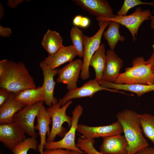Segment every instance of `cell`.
<instances>
[{"mask_svg":"<svg viewBox=\"0 0 154 154\" xmlns=\"http://www.w3.org/2000/svg\"><path fill=\"white\" fill-rule=\"evenodd\" d=\"M44 94L42 86L23 90L15 95V99L24 106L33 105L44 100Z\"/></svg>","mask_w":154,"mask_h":154,"instance_id":"obj_21","label":"cell"},{"mask_svg":"<svg viewBox=\"0 0 154 154\" xmlns=\"http://www.w3.org/2000/svg\"><path fill=\"white\" fill-rule=\"evenodd\" d=\"M99 84L106 88L121 90L130 92L140 97L147 93L154 91V84L151 85L142 84H118L103 81L99 82Z\"/></svg>","mask_w":154,"mask_h":154,"instance_id":"obj_20","label":"cell"},{"mask_svg":"<svg viewBox=\"0 0 154 154\" xmlns=\"http://www.w3.org/2000/svg\"><path fill=\"white\" fill-rule=\"evenodd\" d=\"M12 93L6 89L0 88V106L5 103L10 98Z\"/></svg>","mask_w":154,"mask_h":154,"instance_id":"obj_31","label":"cell"},{"mask_svg":"<svg viewBox=\"0 0 154 154\" xmlns=\"http://www.w3.org/2000/svg\"><path fill=\"white\" fill-rule=\"evenodd\" d=\"M103 90L125 94L117 90L104 87L94 79L89 80L80 87L68 91L63 97L60 99L58 103L62 106L73 99L87 97L92 98L96 93Z\"/></svg>","mask_w":154,"mask_h":154,"instance_id":"obj_9","label":"cell"},{"mask_svg":"<svg viewBox=\"0 0 154 154\" xmlns=\"http://www.w3.org/2000/svg\"><path fill=\"white\" fill-rule=\"evenodd\" d=\"M0 87L15 95L27 89L37 88L33 77L23 62L8 60L5 72L0 77Z\"/></svg>","mask_w":154,"mask_h":154,"instance_id":"obj_2","label":"cell"},{"mask_svg":"<svg viewBox=\"0 0 154 154\" xmlns=\"http://www.w3.org/2000/svg\"><path fill=\"white\" fill-rule=\"evenodd\" d=\"M100 152L103 154H127L128 143L124 135L121 134L103 138Z\"/></svg>","mask_w":154,"mask_h":154,"instance_id":"obj_15","label":"cell"},{"mask_svg":"<svg viewBox=\"0 0 154 154\" xmlns=\"http://www.w3.org/2000/svg\"><path fill=\"white\" fill-rule=\"evenodd\" d=\"M63 38L59 33L48 29L44 34L41 42L42 45L48 54L52 55L64 45Z\"/></svg>","mask_w":154,"mask_h":154,"instance_id":"obj_22","label":"cell"},{"mask_svg":"<svg viewBox=\"0 0 154 154\" xmlns=\"http://www.w3.org/2000/svg\"><path fill=\"white\" fill-rule=\"evenodd\" d=\"M135 154H154V148L149 146L137 152Z\"/></svg>","mask_w":154,"mask_h":154,"instance_id":"obj_34","label":"cell"},{"mask_svg":"<svg viewBox=\"0 0 154 154\" xmlns=\"http://www.w3.org/2000/svg\"><path fill=\"white\" fill-rule=\"evenodd\" d=\"M84 35L82 31L77 27L74 26L72 28L70 32V38L78 56L80 57L83 56Z\"/></svg>","mask_w":154,"mask_h":154,"instance_id":"obj_26","label":"cell"},{"mask_svg":"<svg viewBox=\"0 0 154 154\" xmlns=\"http://www.w3.org/2000/svg\"><path fill=\"white\" fill-rule=\"evenodd\" d=\"M22 0H9L8 1V6L10 7L15 8L22 2Z\"/></svg>","mask_w":154,"mask_h":154,"instance_id":"obj_37","label":"cell"},{"mask_svg":"<svg viewBox=\"0 0 154 154\" xmlns=\"http://www.w3.org/2000/svg\"><path fill=\"white\" fill-rule=\"evenodd\" d=\"M72 1L90 14L96 17L112 18L113 9L106 0H74Z\"/></svg>","mask_w":154,"mask_h":154,"instance_id":"obj_13","label":"cell"},{"mask_svg":"<svg viewBox=\"0 0 154 154\" xmlns=\"http://www.w3.org/2000/svg\"><path fill=\"white\" fill-rule=\"evenodd\" d=\"M70 151L63 149H46L43 151L42 154H70Z\"/></svg>","mask_w":154,"mask_h":154,"instance_id":"obj_32","label":"cell"},{"mask_svg":"<svg viewBox=\"0 0 154 154\" xmlns=\"http://www.w3.org/2000/svg\"><path fill=\"white\" fill-rule=\"evenodd\" d=\"M139 119L143 133L154 144V116L147 113L140 114Z\"/></svg>","mask_w":154,"mask_h":154,"instance_id":"obj_25","label":"cell"},{"mask_svg":"<svg viewBox=\"0 0 154 154\" xmlns=\"http://www.w3.org/2000/svg\"><path fill=\"white\" fill-rule=\"evenodd\" d=\"M95 142L94 139L79 137L76 145L87 154H103L97 150L94 147Z\"/></svg>","mask_w":154,"mask_h":154,"instance_id":"obj_28","label":"cell"},{"mask_svg":"<svg viewBox=\"0 0 154 154\" xmlns=\"http://www.w3.org/2000/svg\"><path fill=\"white\" fill-rule=\"evenodd\" d=\"M106 54L104 44L101 43L98 49L91 57L90 66L94 68L95 74V79L98 81L102 80L106 63Z\"/></svg>","mask_w":154,"mask_h":154,"instance_id":"obj_23","label":"cell"},{"mask_svg":"<svg viewBox=\"0 0 154 154\" xmlns=\"http://www.w3.org/2000/svg\"><path fill=\"white\" fill-rule=\"evenodd\" d=\"M83 109L80 104L75 107L72 112V123L70 129L66 133L62 139L57 141L46 143L44 148L46 149H63L78 152L81 154L84 153L76 145L75 143L76 133L80 117L83 112Z\"/></svg>","mask_w":154,"mask_h":154,"instance_id":"obj_5","label":"cell"},{"mask_svg":"<svg viewBox=\"0 0 154 154\" xmlns=\"http://www.w3.org/2000/svg\"><path fill=\"white\" fill-rule=\"evenodd\" d=\"M72 23L75 26L86 28L89 25L90 20L87 17L79 15H76L74 18Z\"/></svg>","mask_w":154,"mask_h":154,"instance_id":"obj_30","label":"cell"},{"mask_svg":"<svg viewBox=\"0 0 154 154\" xmlns=\"http://www.w3.org/2000/svg\"><path fill=\"white\" fill-rule=\"evenodd\" d=\"M38 145L36 139L31 137L26 138L15 148L12 154H27L30 149L36 151Z\"/></svg>","mask_w":154,"mask_h":154,"instance_id":"obj_27","label":"cell"},{"mask_svg":"<svg viewBox=\"0 0 154 154\" xmlns=\"http://www.w3.org/2000/svg\"><path fill=\"white\" fill-rule=\"evenodd\" d=\"M70 154H81V153L75 151H70Z\"/></svg>","mask_w":154,"mask_h":154,"instance_id":"obj_39","label":"cell"},{"mask_svg":"<svg viewBox=\"0 0 154 154\" xmlns=\"http://www.w3.org/2000/svg\"><path fill=\"white\" fill-rule=\"evenodd\" d=\"M26 134L19 126L13 122L0 125V141L12 151L26 138Z\"/></svg>","mask_w":154,"mask_h":154,"instance_id":"obj_12","label":"cell"},{"mask_svg":"<svg viewBox=\"0 0 154 154\" xmlns=\"http://www.w3.org/2000/svg\"><path fill=\"white\" fill-rule=\"evenodd\" d=\"M152 15L149 9L143 10L140 7H137L132 14L123 16L115 15L114 17H96L99 22L104 21H114L125 27L130 32L133 40L134 42L137 37V32L141 24L144 21L150 20Z\"/></svg>","mask_w":154,"mask_h":154,"instance_id":"obj_4","label":"cell"},{"mask_svg":"<svg viewBox=\"0 0 154 154\" xmlns=\"http://www.w3.org/2000/svg\"><path fill=\"white\" fill-rule=\"evenodd\" d=\"M110 22L107 29L104 32L103 35L107 40L110 49L114 50L118 42L119 41L123 42L125 37L120 34V24L115 22Z\"/></svg>","mask_w":154,"mask_h":154,"instance_id":"obj_24","label":"cell"},{"mask_svg":"<svg viewBox=\"0 0 154 154\" xmlns=\"http://www.w3.org/2000/svg\"><path fill=\"white\" fill-rule=\"evenodd\" d=\"M106 63L101 81L115 83L123 64V60L110 49L106 52Z\"/></svg>","mask_w":154,"mask_h":154,"instance_id":"obj_16","label":"cell"},{"mask_svg":"<svg viewBox=\"0 0 154 154\" xmlns=\"http://www.w3.org/2000/svg\"><path fill=\"white\" fill-rule=\"evenodd\" d=\"M110 22L107 21L99 22V29L94 35L91 37L84 35L83 66L80 74L81 78L83 80H86L90 77L89 68L90 59L101 44L103 33Z\"/></svg>","mask_w":154,"mask_h":154,"instance_id":"obj_7","label":"cell"},{"mask_svg":"<svg viewBox=\"0 0 154 154\" xmlns=\"http://www.w3.org/2000/svg\"><path fill=\"white\" fill-rule=\"evenodd\" d=\"M77 131L81 134L83 138H103L121 134L123 132L122 126L118 121L112 124L105 126H90L78 124Z\"/></svg>","mask_w":154,"mask_h":154,"instance_id":"obj_10","label":"cell"},{"mask_svg":"<svg viewBox=\"0 0 154 154\" xmlns=\"http://www.w3.org/2000/svg\"><path fill=\"white\" fill-rule=\"evenodd\" d=\"M25 106L17 100L15 95L12 94L9 99L0 106V123H13L14 115Z\"/></svg>","mask_w":154,"mask_h":154,"instance_id":"obj_19","label":"cell"},{"mask_svg":"<svg viewBox=\"0 0 154 154\" xmlns=\"http://www.w3.org/2000/svg\"><path fill=\"white\" fill-rule=\"evenodd\" d=\"M7 60L3 59L0 61V77L4 74L5 70Z\"/></svg>","mask_w":154,"mask_h":154,"instance_id":"obj_35","label":"cell"},{"mask_svg":"<svg viewBox=\"0 0 154 154\" xmlns=\"http://www.w3.org/2000/svg\"><path fill=\"white\" fill-rule=\"evenodd\" d=\"M152 13L153 15L150 17V27L151 29L154 30V9L152 11Z\"/></svg>","mask_w":154,"mask_h":154,"instance_id":"obj_38","label":"cell"},{"mask_svg":"<svg viewBox=\"0 0 154 154\" xmlns=\"http://www.w3.org/2000/svg\"><path fill=\"white\" fill-rule=\"evenodd\" d=\"M72 101L68 102L61 106L58 103L46 108L50 114L52 121V126L50 133L48 136L46 141H54L57 135L63 137L66 133V129L62 126L64 122H66L70 127L72 123V117L68 116L66 111L67 108L72 103Z\"/></svg>","mask_w":154,"mask_h":154,"instance_id":"obj_6","label":"cell"},{"mask_svg":"<svg viewBox=\"0 0 154 154\" xmlns=\"http://www.w3.org/2000/svg\"><path fill=\"white\" fill-rule=\"evenodd\" d=\"M43 100L29 106H25L14 116L13 122L19 126L30 137L36 139L35 121L43 105Z\"/></svg>","mask_w":154,"mask_h":154,"instance_id":"obj_8","label":"cell"},{"mask_svg":"<svg viewBox=\"0 0 154 154\" xmlns=\"http://www.w3.org/2000/svg\"><path fill=\"white\" fill-rule=\"evenodd\" d=\"M83 66V61L80 59H76L57 70L58 77L56 82L66 85L68 91L77 87V82Z\"/></svg>","mask_w":154,"mask_h":154,"instance_id":"obj_11","label":"cell"},{"mask_svg":"<svg viewBox=\"0 0 154 154\" xmlns=\"http://www.w3.org/2000/svg\"><path fill=\"white\" fill-rule=\"evenodd\" d=\"M77 56V51L72 44L67 46H63L54 54L48 55L42 61L53 70L65 63L73 61Z\"/></svg>","mask_w":154,"mask_h":154,"instance_id":"obj_17","label":"cell"},{"mask_svg":"<svg viewBox=\"0 0 154 154\" xmlns=\"http://www.w3.org/2000/svg\"><path fill=\"white\" fill-rule=\"evenodd\" d=\"M146 64H149L154 74V53L153 52L150 57L146 61Z\"/></svg>","mask_w":154,"mask_h":154,"instance_id":"obj_36","label":"cell"},{"mask_svg":"<svg viewBox=\"0 0 154 154\" xmlns=\"http://www.w3.org/2000/svg\"><path fill=\"white\" fill-rule=\"evenodd\" d=\"M39 66L42 71L43 82L42 86L44 94V102L49 107L58 103L57 99L54 96L56 82L54 77L57 74V69L52 70L42 61Z\"/></svg>","mask_w":154,"mask_h":154,"instance_id":"obj_14","label":"cell"},{"mask_svg":"<svg viewBox=\"0 0 154 154\" xmlns=\"http://www.w3.org/2000/svg\"><path fill=\"white\" fill-rule=\"evenodd\" d=\"M143 57L137 56L131 61V67H126L120 73L115 83L127 85L154 84V74Z\"/></svg>","mask_w":154,"mask_h":154,"instance_id":"obj_3","label":"cell"},{"mask_svg":"<svg viewBox=\"0 0 154 154\" xmlns=\"http://www.w3.org/2000/svg\"><path fill=\"white\" fill-rule=\"evenodd\" d=\"M37 118V124L35 128L39 131L40 140L37 150L40 154H42L44 145L47 142L46 135L47 134L48 136L50 131L49 125L51 121L50 115L44 105L41 108Z\"/></svg>","mask_w":154,"mask_h":154,"instance_id":"obj_18","label":"cell"},{"mask_svg":"<svg viewBox=\"0 0 154 154\" xmlns=\"http://www.w3.org/2000/svg\"><path fill=\"white\" fill-rule=\"evenodd\" d=\"M0 34L1 36L7 37L9 36L12 33V31L10 28L5 27L0 25Z\"/></svg>","mask_w":154,"mask_h":154,"instance_id":"obj_33","label":"cell"},{"mask_svg":"<svg viewBox=\"0 0 154 154\" xmlns=\"http://www.w3.org/2000/svg\"><path fill=\"white\" fill-rule=\"evenodd\" d=\"M142 5L153 6L154 2H143L140 0H125L120 9L117 12V15L118 16L126 15L130 9Z\"/></svg>","mask_w":154,"mask_h":154,"instance_id":"obj_29","label":"cell"},{"mask_svg":"<svg viewBox=\"0 0 154 154\" xmlns=\"http://www.w3.org/2000/svg\"><path fill=\"white\" fill-rule=\"evenodd\" d=\"M139 115L129 109L119 111L117 115V121L122 126L123 132L128 143L127 154H135L149 145L143 135L139 121Z\"/></svg>","mask_w":154,"mask_h":154,"instance_id":"obj_1","label":"cell"}]
</instances>
